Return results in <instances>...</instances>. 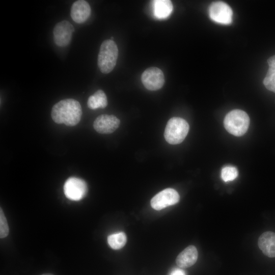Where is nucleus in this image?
I'll list each match as a JSON object with an SVG mask.
<instances>
[{
	"label": "nucleus",
	"instance_id": "1",
	"mask_svg": "<svg viewBox=\"0 0 275 275\" xmlns=\"http://www.w3.org/2000/svg\"><path fill=\"white\" fill-rule=\"evenodd\" d=\"M81 115V105L78 101L73 99L60 101L53 106L51 112V116L54 122L69 126L78 124Z\"/></svg>",
	"mask_w": 275,
	"mask_h": 275
},
{
	"label": "nucleus",
	"instance_id": "2",
	"mask_svg": "<svg viewBox=\"0 0 275 275\" xmlns=\"http://www.w3.org/2000/svg\"><path fill=\"white\" fill-rule=\"evenodd\" d=\"M118 49L116 43L111 39L104 40L101 44L98 56V66L104 74L111 72L116 65Z\"/></svg>",
	"mask_w": 275,
	"mask_h": 275
},
{
	"label": "nucleus",
	"instance_id": "3",
	"mask_svg": "<svg viewBox=\"0 0 275 275\" xmlns=\"http://www.w3.org/2000/svg\"><path fill=\"white\" fill-rule=\"evenodd\" d=\"M224 124L228 132L235 136H240L243 135L248 130L250 118L243 111L234 109L226 115Z\"/></svg>",
	"mask_w": 275,
	"mask_h": 275
},
{
	"label": "nucleus",
	"instance_id": "4",
	"mask_svg": "<svg viewBox=\"0 0 275 275\" xmlns=\"http://www.w3.org/2000/svg\"><path fill=\"white\" fill-rule=\"evenodd\" d=\"M188 130L189 125L186 121L179 117H173L167 124L164 136L168 143L176 145L183 142Z\"/></svg>",
	"mask_w": 275,
	"mask_h": 275
},
{
	"label": "nucleus",
	"instance_id": "5",
	"mask_svg": "<svg viewBox=\"0 0 275 275\" xmlns=\"http://www.w3.org/2000/svg\"><path fill=\"white\" fill-rule=\"evenodd\" d=\"M63 189L65 196L68 199L72 201H79L87 195L88 186L84 180L72 177L66 181Z\"/></svg>",
	"mask_w": 275,
	"mask_h": 275
},
{
	"label": "nucleus",
	"instance_id": "6",
	"mask_svg": "<svg viewBox=\"0 0 275 275\" xmlns=\"http://www.w3.org/2000/svg\"><path fill=\"white\" fill-rule=\"evenodd\" d=\"M209 15L212 21L217 23L227 25L232 21V10L223 2L212 3L209 8Z\"/></svg>",
	"mask_w": 275,
	"mask_h": 275
},
{
	"label": "nucleus",
	"instance_id": "7",
	"mask_svg": "<svg viewBox=\"0 0 275 275\" xmlns=\"http://www.w3.org/2000/svg\"><path fill=\"white\" fill-rule=\"evenodd\" d=\"M141 80L146 89L156 91L160 89L164 85V76L159 68L152 67L144 71L141 76Z\"/></svg>",
	"mask_w": 275,
	"mask_h": 275
},
{
	"label": "nucleus",
	"instance_id": "8",
	"mask_svg": "<svg viewBox=\"0 0 275 275\" xmlns=\"http://www.w3.org/2000/svg\"><path fill=\"white\" fill-rule=\"evenodd\" d=\"M179 195L176 190L173 188H166L152 198L151 205L154 209L160 210L176 204L179 202Z\"/></svg>",
	"mask_w": 275,
	"mask_h": 275
},
{
	"label": "nucleus",
	"instance_id": "9",
	"mask_svg": "<svg viewBox=\"0 0 275 275\" xmlns=\"http://www.w3.org/2000/svg\"><path fill=\"white\" fill-rule=\"evenodd\" d=\"M74 28L67 20H63L56 24L53 30L55 44L60 47H65L71 42Z\"/></svg>",
	"mask_w": 275,
	"mask_h": 275
},
{
	"label": "nucleus",
	"instance_id": "10",
	"mask_svg": "<svg viewBox=\"0 0 275 275\" xmlns=\"http://www.w3.org/2000/svg\"><path fill=\"white\" fill-rule=\"evenodd\" d=\"M120 120L114 115H101L94 121L93 127L100 133L108 134L115 131L119 126Z\"/></svg>",
	"mask_w": 275,
	"mask_h": 275
},
{
	"label": "nucleus",
	"instance_id": "11",
	"mask_svg": "<svg viewBox=\"0 0 275 275\" xmlns=\"http://www.w3.org/2000/svg\"><path fill=\"white\" fill-rule=\"evenodd\" d=\"M91 8L86 1L78 0L73 3L71 8L70 15L77 23L86 21L91 14Z\"/></svg>",
	"mask_w": 275,
	"mask_h": 275
},
{
	"label": "nucleus",
	"instance_id": "12",
	"mask_svg": "<svg viewBox=\"0 0 275 275\" xmlns=\"http://www.w3.org/2000/svg\"><path fill=\"white\" fill-rule=\"evenodd\" d=\"M258 245L266 256L275 257V233L271 231L263 233L259 237Z\"/></svg>",
	"mask_w": 275,
	"mask_h": 275
},
{
	"label": "nucleus",
	"instance_id": "13",
	"mask_svg": "<svg viewBox=\"0 0 275 275\" xmlns=\"http://www.w3.org/2000/svg\"><path fill=\"white\" fill-rule=\"evenodd\" d=\"M198 256L196 248L194 245H189L178 255L176 259V263L180 268H187L191 266L196 262Z\"/></svg>",
	"mask_w": 275,
	"mask_h": 275
},
{
	"label": "nucleus",
	"instance_id": "14",
	"mask_svg": "<svg viewBox=\"0 0 275 275\" xmlns=\"http://www.w3.org/2000/svg\"><path fill=\"white\" fill-rule=\"evenodd\" d=\"M154 14L156 17L163 19L168 17L173 10V5L169 0L153 1Z\"/></svg>",
	"mask_w": 275,
	"mask_h": 275
},
{
	"label": "nucleus",
	"instance_id": "15",
	"mask_svg": "<svg viewBox=\"0 0 275 275\" xmlns=\"http://www.w3.org/2000/svg\"><path fill=\"white\" fill-rule=\"evenodd\" d=\"M87 105L92 109L105 107L107 105V99L105 93L101 90H97L89 97Z\"/></svg>",
	"mask_w": 275,
	"mask_h": 275
},
{
	"label": "nucleus",
	"instance_id": "16",
	"mask_svg": "<svg viewBox=\"0 0 275 275\" xmlns=\"http://www.w3.org/2000/svg\"><path fill=\"white\" fill-rule=\"evenodd\" d=\"M267 63L269 69L263 83L267 90L275 93V55L268 59Z\"/></svg>",
	"mask_w": 275,
	"mask_h": 275
},
{
	"label": "nucleus",
	"instance_id": "17",
	"mask_svg": "<svg viewBox=\"0 0 275 275\" xmlns=\"http://www.w3.org/2000/svg\"><path fill=\"white\" fill-rule=\"evenodd\" d=\"M127 240L126 234L124 232H119L110 235L107 237V242L110 247L114 250L122 248Z\"/></svg>",
	"mask_w": 275,
	"mask_h": 275
},
{
	"label": "nucleus",
	"instance_id": "18",
	"mask_svg": "<svg viewBox=\"0 0 275 275\" xmlns=\"http://www.w3.org/2000/svg\"><path fill=\"white\" fill-rule=\"evenodd\" d=\"M238 174V171L235 167L227 166L222 170L221 177L225 182L231 181L237 177Z\"/></svg>",
	"mask_w": 275,
	"mask_h": 275
},
{
	"label": "nucleus",
	"instance_id": "19",
	"mask_svg": "<svg viewBox=\"0 0 275 275\" xmlns=\"http://www.w3.org/2000/svg\"><path fill=\"white\" fill-rule=\"evenodd\" d=\"M9 229L5 216L3 211L0 209V237L3 238L7 236L9 234Z\"/></svg>",
	"mask_w": 275,
	"mask_h": 275
},
{
	"label": "nucleus",
	"instance_id": "20",
	"mask_svg": "<svg viewBox=\"0 0 275 275\" xmlns=\"http://www.w3.org/2000/svg\"><path fill=\"white\" fill-rule=\"evenodd\" d=\"M170 275H186L185 272L180 268H175L173 269Z\"/></svg>",
	"mask_w": 275,
	"mask_h": 275
},
{
	"label": "nucleus",
	"instance_id": "21",
	"mask_svg": "<svg viewBox=\"0 0 275 275\" xmlns=\"http://www.w3.org/2000/svg\"><path fill=\"white\" fill-rule=\"evenodd\" d=\"M41 275H53V274H51V273H44V274H42Z\"/></svg>",
	"mask_w": 275,
	"mask_h": 275
}]
</instances>
